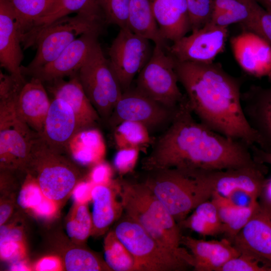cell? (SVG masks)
I'll list each match as a JSON object with an SVG mask.
<instances>
[{"label": "cell", "instance_id": "obj_1", "mask_svg": "<svg viewBox=\"0 0 271 271\" xmlns=\"http://www.w3.org/2000/svg\"><path fill=\"white\" fill-rule=\"evenodd\" d=\"M185 97L173 119L142 160L146 171L177 168L221 170L255 165L250 147L196 121Z\"/></svg>", "mask_w": 271, "mask_h": 271}, {"label": "cell", "instance_id": "obj_2", "mask_svg": "<svg viewBox=\"0 0 271 271\" xmlns=\"http://www.w3.org/2000/svg\"><path fill=\"white\" fill-rule=\"evenodd\" d=\"M175 61L179 82L200 122L250 147L257 145L258 136L249 124L242 107L241 78L228 74L220 63Z\"/></svg>", "mask_w": 271, "mask_h": 271}, {"label": "cell", "instance_id": "obj_3", "mask_svg": "<svg viewBox=\"0 0 271 271\" xmlns=\"http://www.w3.org/2000/svg\"><path fill=\"white\" fill-rule=\"evenodd\" d=\"M117 189L126 217L193 267L192 255L181 246L179 225L152 191L143 182L124 179L117 180Z\"/></svg>", "mask_w": 271, "mask_h": 271}, {"label": "cell", "instance_id": "obj_4", "mask_svg": "<svg viewBox=\"0 0 271 271\" xmlns=\"http://www.w3.org/2000/svg\"><path fill=\"white\" fill-rule=\"evenodd\" d=\"M147 172L143 182L179 223L212 196L206 171L169 168Z\"/></svg>", "mask_w": 271, "mask_h": 271}, {"label": "cell", "instance_id": "obj_5", "mask_svg": "<svg viewBox=\"0 0 271 271\" xmlns=\"http://www.w3.org/2000/svg\"><path fill=\"white\" fill-rule=\"evenodd\" d=\"M35 171L43 195L58 203L73 191L79 171L69 160L50 148L38 133L33 142L28 171Z\"/></svg>", "mask_w": 271, "mask_h": 271}, {"label": "cell", "instance_id": "obj_6", "mask_svg": "<svg viewBox=\"0 0 271 271\" xmlns=\"http://www.w3.org/2000/svg\"><path fill=\"white\" fill-rule=\"evenodd\" d=\"M104 23L84 13L73 17L61 18L42 29L37 35L34 45L37 52L27 67L22 66V72H29L54 61L75 39L82 34L102 30Z\"/></svg>", "mask_w": 271, "mask_h": 271}, {"label": "cell", "instance_id": "obj_7", "mask_svg": "<svg viewBox=\"0 0 271 271\" xmlns=\"http://www.w3.org/2000/svg\"><path fill=\"white\" fill-rule=\"evenodd\" d=\"M114 231L133 255L134 271H182L191 267L127 217L117 224Z\"/></svg>", "mask_w": 271, "mask_h": 271}, {"label": "cell", "instance_id": "obj_8", "mask_svg": "<svg viewBox=\"0 0 271 271\" xmlns=\"http://www.w3.org/2000/svg\"><path fill=\"white\" fill-rule=\"evenodd\" d=\"M77 75L89 100L101 120L107 123L123 91L99 42Z\"/></svg>", "mask_w": 271, "mask_h": 271}, {"label": "cell", "instance_id": "obj_9", "mask_svg": "<svg viewBox=\"0 0 271 271\" xmlns=\"http://www.w3.org/2000/svg\"><path fill=\"white\" fill-rule=\"evenodd\" d=\"M166 46L155 45L151 57L138 74L134 88L164 106L175 109L185 94L178 85L175 59Z\"/></svg>", "mask_w": 271, "mask_h": 271}, {"label": "cell", "instance_id": "obj_10", "mask_svg": "<svg viewBox=\"0 0 271 271\" xmlns=\"http://www.w3.org/2000/svg\"><path fill=\"white\" fill-rule=\"evenodd\" d=\"M150 41L128 28H120L108 48V60L123 92L131 87L135 76L151 57L154 48Z\"/></svg>", "mask_w": 271, "mask_h": 271}, {"label": "cell", "instance_id": "obj_11", "mask_svg": "<svg viewBox=\"0 0 271 271\" xmlns=\"http://www.w3.org/2000/svg\"><path fill=\"white\" fill-rule=\"evenodd\" d=\"M176 109L168 108L131 87L123 92L107 123L113 129L124 121L137 122L144 124L151 133L167 128Z\"/></svg>", "mask_w": 271, "mask_h": 271}, {"label": "cell", "instance_id": "obj_12", "mask_svg": "<svg viewBox=\"0 0 271 271\" xmlns=\"http://www.w3.org/2000/svg\"><path fill=\"white\" fill-rule=\"evenodd\" d=\"M228 35L227 27L209 22L166 46L168 52L176 60L208 63L224 49Z\"/></svg>", "mask_w": 271, "mask_h": 271}, {"label": "cell", "instance_id": "obj_13", "mask_svg": "<svg viewBox=\"0 0 271 271\" xmlns=\"http://www.w3.org/2000/svg\"><path fill=\"white\" fill-rule=\"evenodd\" d=\"M265 164L221 170L207 171L206 175L213 193L228 197L241 191L257 200L262 193L266 180Z\"/></svg>", "mask_w": 271, "mask_h": 271}, {"label": "cell", "instance_id": "obj_14", "mask_svg": "<svg viewBox=\"0 0 271 271\" xmlns=\"http://www.w3.org/2000/svg\"><path fill=\"white\" fill-rule=\"evenodd\" d=\"M100 32L91 31L82 34L54 61L26 75L38 78L44 83L77 73L98 42Z\"/></svg>", "mask_w": 271, "mask_h": 271}, {"label": "cell", "instance_id": "obj_15", "mask_svg": "<svg viewBox=\"0 0 271 271\" xmlns=\"http://www.w3.org/2000/svg\"><path fill=\"white\" fill-rule=\"evenodd\" d=\"M37 133L18 117L0 125L1 169L28 171L33 142Z\"/></svg>", "mask_w": 271, "mask_h": 271}, {"label": "cell", "instance_id": "obj_16", "mask_svg": "<svg viewBox=\"0 0 271 271\" xmlns=\"http://www.w3.org/2000/svg\"><path fill=\"white\" fill-rule=\"evenodd\" d=\"M240 252L271 261V204L258 203L251 217L232 242Z\"/></svg>", "mask_w": 271, "mask_h": 271}, {"label": "cell", "instance_id": "obj_17", "mask_svg": "<svg viewBox=\"0 0 271 271\" xmlns=\"http://www.w3.org/2000/svg\"><path fill=\"white\" fill-rule=\"evenodd\" d=\"M230 45L234 58L247 74L271 80V46L258 35L247 31L232 37Z\"/></svg>", "mask_w": 271, "mask_h": 271}, {"label": "cell", "instance_id": "obj_18", "mask_svg": "<svg viewBox=\"0 0 271 271\" xmlns=\"http://www.w3.org/2000/svg\"><path fill=\"white\" fill-rule=\"evenodd\" d=\"M241 101L246 119L258 136L256 146L271 153V86L251 85L242 92Z\"/></svg>", "mask_w": 271, "mask_h": 271}, {"label": "cell", "instance_id": "obj_19", "mask_svg": "<svg viewBox=\"0 0 271 271\" xmlns=\"http://www.w3.org/2000/svg\"><path fill=\"white\" fill-rule=\"evenodd\" d=\"M80 131L75 114L64 100L54 98L45 118L43 130L39 133L53 150L63 154L68 144Z\"/></svg>", "mask_w": 271, "mask_h": 271}, {"label": "cell", "instance_id": "obj_20", "mask_svg": "<svg viewBox=\"0 0 271 271\" xmlns=\"http://www.w3.org/2000/svg\"><path fill=\"white\" fill-rule=\"evenodd\" d=\"M14 11L7 0H0V65L9 74L25 79L22 72L23 53Z\"/></svg>", "mask_w": 271, "mask_h": 271}, {"label": "cell", "instance_id": "obj_21", "mask_svg": "<svg viewBox=\"0 0 271 271\" xmlns=\"http://www.w3.org/2000/svg\"><path fill=\"white\" fill-rule=\"evenodd\" d=\"M181 243L192 255L195 271H219L227 262L240 254L226 238L205 240L182 235Z\"/></svg>", "mask_w": 271, "mask_h": 271}, {"label": "cell", "instance_id": "obj_22", "mask_svg": "<svg viewBox=\"0 0 271 271\" xmlns=\"http://www.w3.org/2000/svg\"><path fill=\"white\" fill-rule=\"evenodd\" d=\"M68 80L63 78L47 82V89L54 98L66 101L73 109L80 130L94 127L101 119L86 95L77 73Z\"/></svg>", "mask_w": 271, "mask_h": 271}, {"label": "cell", "instance_id": "obj_23", "mask_svg": "<svg viewBox=\"0 0 271 271\" xmlns=\"http://www.w3.org/2000/svg\"><path fill=\"white\" fill-rule=\"evenodd\" d=\"M50 104L44 83L31 77L19 93L16 105L17 117L32 130L40 133Z\"/></svg>", "mask_w": 271, "mask_h": 271}, {"label": "cell", "instance_id": "obj_24", "mask_svg": "<svg viewBox=\"0 0 271 271\" xmlns=\"http://www.w3.org/2000/svg\"><path fill=\"white\" fill-rule=\"evenodd\" d=\"M163 38L173 42L191 30L186 0H150Z\"/></svg>", "mask_w": 271, "mask_h": 271}, {"label": "cell", "instance_id": "obj_25", "mask_svg": "<svg viewBox=\"0 0 271 271\" xmlns=\"http://www.w3.org/2000/svg\"><path fill=\"white\" fill-rule=\"evenodd\" d=\"M118 196L117 181L93 187L92 235L103 234L123 212L120 199L117 198Z\"/></svg>", "mask_w": 271, "mask_h": 271}, {"label": "cell", "instance_id": "obj_26", "mask_svg": "<svg viewBox=\"0 0 271 271\" xmlns=\"http://www.w3.org/2000/svg\"><path fill=\"white\" fill-rule=\"evenodd\" d=\"M259 6L255 0H215L210 22L227 27L238 23L248 31Z\"/></svg>", "mask_w": 271, "mask_h": 271}, {"label": "cell", "instance_id": "obj_27", "mask_svg": "<svg viewBox=\"0 0 271 271\" xmlns=\"http://www.w3.org/2000/svg\"><path fill=\"white\" fill-rule=\"evenodd\" d=\"M67 152L82 165H95L105 155L106 146L100 131L94 127L80 130L69 142Z\"/></svg>", "mask_w": 271, "mask_h": 271}, {"label": "cell", "instance_id": "obj_28", "mask_svg": "<svg viewBox=\"0 0 271 271\" xmlns=\"http://www.w3.org/2000/svg\"><path fill=\"white\" fill-rule=\"evenodd\" d=\"M72 13L87 14L105 24L99 0H58L53 11L39 21L27 36L25 43L28 47L33 46L36 37L42 29L58 19Z\"/></svg>", "mask_w": 271, "mask_h": 271}, {"label": "cell", "instance_id": "obj_29", "mask_svg": "<svg viewBox=\"0 0 271 271\" xmlns=\"http://www.w3.org/2000/svg\"><path fill=\"white\" fill-rule=\"evenodd\" d=\"M211 200L217 208L223 225V233L231 242L248 221L259 203L257 201L248 206H239L215 192Z\"/></svg>", "mask_w": 271, "mask_h": 271}, {"label": "cell", "instance_id": "obj_30", "mask_svg": "<svg viewBox=\"0 0 271 271\" xmlns=\"http://www.w3.org/2000/svg\"><path fill=\"white\" fill-rule=\"evenodd\" d=\"M16 18L21 44L37 23L49 14L58 0H7Z\"/></svg>", "mask_w": 271, "mask_h": 271}, {"label": "cell", "instance_id": "obj_31", "mask_svg": "<svg viewBox=\"0 0 271 271\" xmlns=\"http://www.w3.org/2000/svg\"><path fill=\"white\" fill-rule=\"evenodd\" d=\"M128 28L155 45L166 46L154 18L150 0H130Z\"/></svg>", "mask_w": 271, "mask_h": 271}, {"label": "cell", "instance_id": "obj_32", "mask_svg": "<svg viewBox=\"0 0 271 271\" xmlns=\"http://www.w3.org/2000/svg\"><path fill=\"white\" fill-rule=\"evenodd\" d=\"M178 225L204 236H214L223 232L217 208L212 200L201 203Z\"/></svg>", "mask_w": 271, "mask_h": 271}, {"label": "cell", "instance_id": "obj_33", "mask_svg": "<svg viewBox=\"0 0 271 271\" xmlns=\"http://www.w3.org/2000/svg\"><path fill=\"white\" fill-rule=\"evenodd\" d=\"M103 246L105 262L111 270L134 271L133 255L114 230L107 234Z\"/></svg>", "mask_w": 271, "mask_h": 271}, {"label": "cell", "instance_id": "obj_34", "mask_svg": "<svg viewBox=\"0 0 271 271\" xmlns=\"http://www.w3.org/2000/svg\"><path fill=\"white\" fill-rule=\"evenodd\" d=\"M114 142L118 149L141 148L151 143L150 132L143 124L131 121H124L114 129Z\"/></svg>", "mask_w": 271, "mask_h": 271}, {"label": "cell", "instance_id": "obj_35", "mask_svg": "<svg viewBox=\"0 0 271 271\" xmlns=\"http://www.w3.org/2000/svg\"><path fill=\"white\" fill-rule=\"evenodd\" d=\"M0 237V255L3 260L13 262L24 258L26 250L22 229L1 225Z\"/></svg>", "mask_w": 271, "mask_h": 271}, {"label": "cell", "instance_id": "obj_36", "mask_svg": "<svg viewBox=\"0 0 271 271\" xmlns=\"http://www.w3.org/2000/svg\"><path fill=\"white\" fill-rule=\"evenodd\" d=\"M64 267L68 271L111 270L105 261L92 252L81 248L68 250L64 256Z\"/></svg>", "mask_w": 271, "mask_h": 271}, {"label": "cell", "instance_id": "obj_37", "mask_svg": "<svg viewBox=\"0 0 271 271\" xmlns=\"http://www.w3.org/2000/svg\"><path fill=\"white\" fill-rule=\"evenodd\" d=\"M70 219L66 224L68 235L74 241L84 242L91 234L92 215L86 203H76Z\"/></svg>", "mask_w": 271, "mask_h": 271}, {"label": "cell", "instance_id": "obj_38", "mask_svg": "<svg viewBox=\"0 0 271 271\" xmlns=\"http://www.w3.org/2000/svg\"><path fill=\"white\" fill-rule=\"evenodd\" d=\"M130 2V0H99L105 24L128 28Z\"/></svg>", "mask_w": 271, "mask_h": 271}, {"label": "cell", "instance_id": "obj_39", "mask_svg": "<svg viewBox=\"0 0 271 271\" xmlns=\"http://www.w3.org/2000/svg\"><path fill=\"white\" fill-rule=\"evenodd\" d=\"M215 0H186L190 29H201L211 21Z\"/></svg>", "mask_w": 271, "mask_h": 271}, {"label": "cell", "instance_id": "obj_40", "mask_svg": "<svg viewBox=\"0 0 271 271\" xmlns=\"http://www.w3.org/2000/svg\"><path fill=\"white\" fill-rule=\"evenodd\" d=\"M219 271H271V261L255 255L240 252L223 265Z\"/></svg>", "mask_w": 271, "mask_h": 271}, {"label": "cell", "instance_id": "obj_41", "mask_svg": "<svg viewBox=\"0 0 271 271\" xmlns=\"http://www.w3.org/2000/svg\"><path fill=\"white\" fill-rule=\"evenodd\" d=\"M141 149L129 147L119 149L116 153L113 165L118 173L123 175L131 173L137 163Z\"/></svg>", "mask_w": 271, "mask_h": 271}, {"label": "cell", "instance_id": "obj_42", "mask_svg": "<svg viewBox=\"0 0 271 271\" xmlns=\"http://www.w3.org/2000/svg\"><path fill=\"white\" fill-rule=\"evenodd\" d=\"M44 196L37 181L31 180L20 191L17 202L22 208L32 210L41 202Z\"/></svg>", "mask_w": 271, "mask_h": 271}, {"label": "cell", "instance_id": "obj_43", "mask_svg": "<svg viewBox=\"0 0 271 271\" xmlns=\"http://www.w3.org/2000/svg\"><path fill=\"white\" fill-rule=\"evenodd\" d=\"M249 31L258 35L271 46V13L259 5Z\"/></svg>", "mask_w": 271, "mask_h": 271}, {"label": "cell", "instance_id": "obj_44", "mask_svg": "<svg viewBox=\"0 0 271 271\" xmlns=\"http://www.w3.org/2000/svg\"><path fill=\"white\" fill-rule=\"evenodd\" d=\"M112 170L110 166L102 161L95 164L90 174V182L94 185L111 183Z\"/></svg>", "mask_w": 271, "mask_h": 271}, {"label": "cell", "instance_id": "obj_45", "mask_svg": "<svg viewBox=\"0 0 271 271\" xmlns=\"http://www.w3.org/2000/svg\"><path fill=\"white\" fill-rule=\"evenodd\" d=\"M94 185L90 181L77 184L73 190V196L76 203H86L92 200L91 193Z\"/></svg>", "mask_w": 271, "mask_h": 271}, {"label": "cell", "instance_id": "obj_46", "mask_svg": "<svg viewBox=\"0 0 271 271\" xmlns=\"http://www.w3.org/2000/svg\"><path fill=\"white\" fill-rule=\"evenodd\" d=\"M34 269L38 271H58L63 268L62 262L58 257L48 256L39 260Z\"/></svg>", "mask_w": 271, "mask_h": 271}, {"label": "cell", "instance_id": "obj_47", "mask_svg": "<svg viewBox=\"0 0 271 271\" xmlns=\"http://www.w3.org/2000/svg\"><path fill=\"white\" fill-rule=\"evenodd\" d=\"M58 203L44 196L41 202L32 209L39 216L50 217L53 216L57 209Z\"/></svg>", "mask_w": 271, "mask_h": 271}, {"label": "cell", "instance_id": "obj_48", "mask_svg": "<svg viewBox=\"0 0 271 271\" xmlns=\"http://www.w3.org/2000/svg\"><path fill=\"white\" fill-rule=\"evenodd\" d=\"M250 151L255 161L263 164L271 165V153L261 150L256 145L250 147Z\"/></svg>", "mask_w": 271, "mask_h": 271}, {"label": "cell", "instance_id": "obj_49", "mask_svg": "<svg viewBox=\"0 0 271 271\" xmlns=\"http://www.w3.org/2000/svg\"><path fill=\"white\" fill-rule=\"evenodd\" d=\"M12 211L10 204H1L0 207V225H3L9 218Z\"/></svg>", "mask_w": 271, "mask_h": 271}, {"label": "cell", "instance_id": "obj_50", "mask_svg": "<svg viewBox=\"0 0 271 271\" xmlns=\"http://www.w3.org/2000/svg\"><path fill=\"white\" fill-rule=\"evenodd\" d=\"M11 270H30V268L26 264V263L22 261L18 260L13 262L10 267Z\"/></svg>", "mask_w": 271, "mask_h": 271}, {"label": "cell", "instance_id": "obj_51", "mask_svg": "<svg viewBox=\"0 0 271 271\" xmlns=\"http://www.w3.org/2000/svg\"><path fill=\"white\" fill-rule=\"evenodd\" d=\"M267 11L271 13V0H255Z\"/></svg>", "mask_w": 271, "mask_h": 271}]
</instances>
